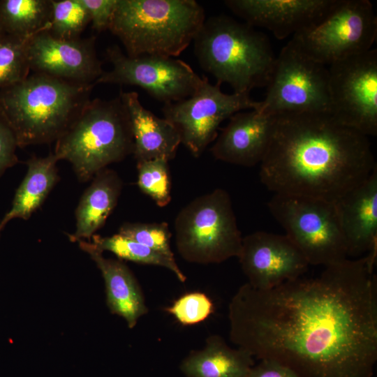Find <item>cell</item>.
<instances>
[{
  "label": "cell",
  "instance_id": "18",
  "mask_svg": "<svg viewBox=\"0 0 377 377\" xmlns=\"http://www.w3.org/2000/svg\"><path fill=\"white\" fill-rule=\"evenodd\" d=\"M334 203L348 257L359 258L377 250V168Z\"/></svg>",
  "mask_w": 377,
  "mask_h": 377
},
{
  "label": "cell",
  "instance_id": "9",
  "mask_svg": "<svg viewBox=\"0 0 377 377\" xmlns=\"http://www.w3.org/2000/svg\"><path fill=\"white\" fill-rule=\"evenodd\" d=\"M266 87L256 109L264 114L330 112L328 67L307 56L293 38L276 57Z\"/></svg>",
  "mask_w": 377,
  "mask_h": 377
},
{
  "label": "cell",
  "instance_id": "3",
  "mask_svg": "<svg viewBox=\"0 0 377 377\" xmlns=\"http://www.w3.org/2000/svg\"><path fill=\"white\" fill-rule=\"evenodd\" d=\"M94 84L34 73L0 91V114L18 147L57 141L85 105Z\"/></svg>",
  "mask_w": 377,
  "mask_h": 377
},
{
  "label": "cell",
  "instance_id": "7",
  "mask_svg": "<svg viewBox=\"0 0 377 377\" xmlns=\"http://www.w3.org/2000/svg\"><path fill=\"white\" fill-rule=\"evenodd\" d=\"M175 245L187 262L220 263L238 257L242 244L229 193L216 188L183 207L175 220Z\"/></svg>",
  "mask_w": 377,
  "mask_h": 377
},
{
  "label": "cell",
  "instance_id": "28",
  "mask_svg": "<svg viewBox=\"0 0 377 377\" xmlns=\"http://www.w3.org/2000/svg\"><path fill=\"white\" fill-rule=\"evenodd\" d=\"M137 184L140 191L160 207L171 201V180L168 161L154 159L137 163Z\"/></svg>",
  "mask_w": 377,
  "mask_h": 377
},
{
  "label": "cell",
  "instance_id": "1",
  "mask_svg": "<svg viewBox=\"0 0 377 377\" xmlns=\"http://www.w3.org/2000/svg\"><path fill=\"white\" fill-rule=\"evenodd\" d=\"M376 257L325 267L267 290L241 286L228 306L230 339L300 377H373L377 360Z\"/></svg>",
  "mask_w": 377,
  "mask_h": 377
},
{
  "label": "cell",
  "instance_id": "16",
  "mask_svg": "<svg viewBox=\"0 0 377 377\" xmlns=\"http://www.w3.org/2000/svg\"><path fill=\"white\" fill-rule=\"evenodd\" d=\"M338 0H228L225 4L252 27L269 30L279 40L320 22Z\"/></svg>",
  "mask_w": 377,
  "mask_h": 377
},
{
  "label": "cell",
  "instance_id": "30",
  "mask_svg": "<svg viewBox=\"0 0 377 377\" xmlns=\"http://www.w3.org/2000/svg\"><path fill=\"white\" fill-rule=\"evenodd\" d=\"M165 311L178 323L188 326L207 319L214 311V304L205 293L193 291L178 297Z\"/></svg>",
  "mask_w": 377,
  "mask_h": 377
},
{
  "label": "cell",
  "instance_id": "15",
  "mask_svg": "<svg viewBox=\"0 0 377 377\" xmlns=\"http://www.w3.org/2000/svg\"><path fill=\"white\" fill-rule=\"evenodd\" d=\"M94 41V38L61 39L47 30L40 31L29 38L27 45L30 71L71 82L94 84L104 72Z\"/></svg>",
  "mask_w": 377,
  "mask_h": 377
},
{
  "label": "cell",
  "instance_id": "2",
  "mask_svg": "<svg viewBox=\"0 0 377 377\" xmlns=\"http://www.w3.org/2000/svg\"><path fill=\"white\" fill-rule=\"evenodd\" d=\"M273 117L260 178L274 194L334 202L377 168L368 137L338 122L330 112Z\"/></svg>",
  "mask_w": 377,
  "mask_h": 377
},
{
  "label": "cell",
  "instance_id": "8",
  "mask_svg": "<svg viewBox=\"0 0 377 377\" xmlns=\"http://www.w3.org/2000/svg\"><path fill=\"white\" fill-rule=\"evenodd\" d=\"M268 208L309 265L325 267L348 259L346 244L334 202L274 194Z\"/></svg>",
  "mask_w": 377,
  "mask_h": 377
},
{
  "label": "cell",
  "instance_id": "14",
  "mask_svg": "<svg viewBox=\"0 0 377 377\" xmlns=\"http://www.w3.org/2000/svg\"><path fill=\"white\" fill-rule=\"evenodd\" d=\"M238 259L248 283L267 290L301 277L308 270L306 259L286 235L257 231L242 239Z\"/></svg>",
  "mask_w": 377,
  "mask_h": 377
},
{
  "label": "cell",
  "instance_id": "19",
  "mask_svg": "<svg viewBox=\"0 0 377 377\" xmlns=\"http://www.w3.org/2000/svg\"><path fill=\"white\" fill-rule=\"evenodd\" d=\"M119 96L128 112L133 137V154L138 162L154 159L172 160L181 144L177 128L145 108L135 91H121Z\"/></svg>",
  "mask_w": 377,
  "mask_h": 377
},
{
  "label": "cell",
  "instance_id": "4",
  "mask_svg": "<svg viewBox=\"0 0 377 377\" xmlns=\"http://www.w3.org/2000/svg\"><path fill=\"white\" fill-rule=\"evenodd\" d=\"M200 66L234 93L266 87L276 57L262 32L226 15L205 20L193 40Z\"/></svg>",
  "mask_w": 377,
  "mask_h": 377
},
{
  "label": "cell",
  "instance_id": "10",
  "mask_svg": "<svg viewBox=\"0 0 377 377\" xmlns=\"http://www.w3.org/2000/svg\"><path fill=\"white\" fill-rule=\"evenodd\" d=\"M377 18L369 0H338L318 23L293 36L304 52L325 66L372 49Z\"/></svg>",
  "mask_w": 377,
  "mask_h": 377
},
{
  "label": "cell",
  "instance_id": "35",
  "mask_svg": "<svg viewBox=\"0 0 377 377\" xmlns=\"http://www.w3.org/2000/svg\"><path fill=\"white\" fill-rule=\"evenodd\" d=\"M4 228L0 225V234Z\"/></svg>",
  "mask_w": 377,
  "mask_h": 377
},
{
  "label": "cell",
  "instance_id": "23",
  "mask_svg": "<svg viewBox=\"0 0 377 377\" xmlns=\"http://www.w3.org/2000/svg\"><path fill=\"white\" fill-rule=\"evenodd\" d=\"M54 154L34 156L27 162V173L16 190L9 211L0 221L3 228L14 219H29L41 206L59 179Z\"/></svg>",
  "mask_w": 377,
  "mask_h": 377
},
{
  "label": "cell",
  "instance_id": "21",
  "mask_svg": "<svg viewBox=\"0 0 377 377\" xmlns=\"http://www.w3.org/2000/svg\"><path fill=\"white\" fill-rule=\"evenodd\" d=\"M91 180L75 209V230L69 235L72 242L90 240L105 223L121 193L123 182L114 170L106 168Z\"/></svg>",
  "mask_w": 377,
  "mask_h": 377
},
{
  "label": "cell",
  "instance_id": "26",
  "mask_svg": "<svg viewBox=\"0 0 377 377\" xmlns=\"http://www.w3.org/2000/svg\"><path fill=\"white\" fill-rule=\"evenodd\" d=\"M31 36H0V91L29 75L27 45Z\"/></svg>",
  "mask_w": 377,
  "mask_h": 377
},
{
  "label": "cell",
  "instance_id": "27",
  "mask_svg": "<svg viewBox=\"0 0 377 377\" xmlns=\"http://www.w3.org/2000/svg\"><path fill=\"white\" fill-rule=\"evenodd\" d=\"M52 15L47 30L53 36L73 40L91 22L86 7L81 0H51Z\"/></svg>",
  "mask_w": 377,
  "mask_h": 377
},
{
  "label": "cell",
  "instance_id": "6",
  "mask_svg": "<svg viewBox=\"0 0 377 377\" xmlns=\"http://www.w3.org/2000/svg\"><path fill=\"white\" fill-rule=\"evenodd\" d=\"M133 137L121 97L90 100L56 141L54 154L69 162L81 182L133 154Z\"/></svg>",
  "mask_w": 377,
  "mask_h": 377
},
{
  "label": "cell",
  "instance_id": "11",
  "mask_svg": "<svg viewBox=\"0 0 377 377\" xmlns=\"http://www.w3.org/2000/svg\"><path fill=\"white\" fill-rule=\"evenodd\" d=\"M330 113L341 124L369 137L377 133V50L328 67Z\"/></svg>",
  "mask_w": 377,
  "mask_h": 377
},
{
  "label": "cell",
  "instance_id": "20",
  "mask_svg": "<svg viewBox=\"0 0 377 377\" xmlns=\"http://www.w3.org/2000/svg\"><path fill=\"white\" fill-rule=\"evenodd\" d=\"M78 243L102 274L110 312L122 317L128 327L133 328L138 320L148 313L144 294L133 273L121 260L105 258L91 242L80 240Z\"/></svg>",
  "mask_w": 377,
  "mask_h": 377
},
{
  "label": "cell",
  "instance_id": "34",
  "mask_svg": "<svg viewBox=\"0 0 377 377\" xmlns=\"http://www.w3.org/2000/svg\"><path fill=\"white\" fill-rule=\"evenodd\" d=\"M6 33L4 32V30L3 29V27H2V24H1V20H0V36H3Z\"/></svg>",
  "mask_w": 377,
  "mask_h": 377
},
{
  "label": "cell",
  "instance_id": "12",
  "mask_svg": "<svg viewBox=\"0 0 377 377\" xmlns=\"http://www.w3.org/2000/svg\"><path fill=\"white\" fill-rule=\"evenodd\" d=\"M106 58L112 69L103 73L94 84L133 85L146 91L164 104L177 102L192 96L200 87V77L182 60L156 55L128 57L117 45L109 47Z\"/></svg>",
  "mask_w": 377,
  "mask_h": 377
},
{
  "label": "cell",
  "instance_id": "13",
  "mask_svg": "<svg viewBox=\"0 0 377 377\" xmlns=\"http://www.w3.org/2000/svg\"><path fill=\"white\" fill-rule=\"evenodd\" d=\"M260 101L249 94H226L221 84L209 83L205 77L198 90L188 98L164 104L165 119L178 130L181 144L195 157H199L218 136V128L226 119L246 109H258Z\"/></svg>",
  "mask_w": 377,
  "mask_h": 377
},
{
  "label": "cell",
  "instance_id": "32",
  "mask_svg": "<svg viewBox=\"0 0 377 377\" xmlns=\"http://www.w3.org/2000/svg\"><path fill=\"white\" fill-rule=\"evenodd\" d=\"M15 136L8 124L0 114V176L18 162Z\"/></svg>",
  "mask_w": 377,
  "mask_h": 377
},
{
  "label": "cell",
  "instance_id": "17",
  "mask_svg": "<svg viewBox=\"0 0 377 377\" xmlns=\"http://www.w3.org/2000/svg\"><path fill=\"white\" fill-rule=\"evenodd\" d=\"M273 123V117L256 109L234 114L216 138L212 155L217 160L242 166L260 163L270 142Z\"/></svg>",
  "mask_w": 377,
  "mask_h": 377
},
{
  "label": "cell",
  "instance_id": "22",
  "mask_svg": "<svg viewBox=\"0 0 377 377\" xmlns=\"http://www.w3.org/2000/svg\"><path fill=\"white\" fill-rule=\"evenodd\" d=\"M247 351L230 347L218 334L209 336L203 348L191 351L179 369L186 377H246L254 365Z\"/></svg>",
  "mask_w": 377,
  "mask_h": 377
},
{
  "label": "cell",
  "instance_id": "5",
  "mask_svg": "<svg viewBox=\"0 0 377 377\" xmlns=\"http://www.w3.org/2000/svg\"><path fill=\"white\" fill-rule=\"evenodd\" d=\"M195 0H117L108 30L128 57L179 56L205 20Z\"/></svg>",
  "mask_w": 377,
  "mask_h": 377
},
{
  "label": "cell",
  "instance_id": "24",
  "mask_svg": "<svg viewBox=\"0 0 377 377\" xmlns=\"http://www.w3.org/2000/svg\"><path fill=\"white\" fill-rule=\"evenodd\" d=\"M51 0H0V20L7 34L31 36L48 30Z\"/></svg>",
  "mask_w": 377,
  "mask_h": 377
},
{
  "label": "cell",
  "instance_id": "33",
  "mask_svg": "<svg viewBox=\"0 0 377 377\" xmlns=\"http://www.w3.org/2000/svg\"><path fill=\"white\" fill-rule=\"evenodd\" d=\"M246 377H300L294 371L277 362L260 360L249 371Z\"/></svg>",
  "mask_w": 377,
  "mask_h": 377
},
{
  "label": "cell",
  "instance_id": "31",
  "mask_svg": "<svg viewBox=\"0 0 377 377\" xmlns=\"http://www.w3.org/2000/svg\"><path fill=\"white\" fill-rule=\"evenodd\" d=\"M88 10L92 28L97 32L109 29L117 0H81Z\"/></svg>",
  "mask_w": 377,
  "mask_h": 377
},
{
  "label": "cell",
  "instance_id": "25",
  "mask_svg": "<svg viewBox=\"0 0 377 377\" xmlns=\"http://www.w3.org/2000/svg\"><path fill=\"white\" fill-rule=\"evenodd\" d=\"M91 243L103 252H112L121 260L163 267L171 271L180 282H185L186 276L177 264L175 258L152 250L119 233L108 237L94 235Z\"/></svg>",
  "mask_w": 377,
  "mask_h": 377
},
{
  "label": "cell",
  "instance_id": "29",
  "mask_svg": "<svg viewBox=\"0 0 377 377\" xmlns=\"http://www.w3.org/2000/svg\"><path fill=\"white\" fill-rule=\"evenodd\" d=\"M118 233L154 251L175 258L170 247L172 235L166 222H126L119 227Z\"/></svg>",
  "mask_w": 377,
  "mask_h": 377
}]
</instances>
